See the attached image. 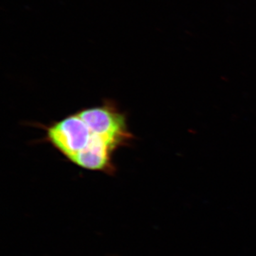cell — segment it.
<instances>
[{
  "mask_svg": "<svg viewBox=\"0 0 256 256\" xmlns=\"http://www.w3.org/2000/svg\"><path fill=\"white\" fill-rule=\"evenodd\" d=\"M38 126L45 132L44 141L70 163L110 176L117 171L116 152L129 146L134 138L128 127L127 114L110 99Z\"/></svg>",
  "mask_w": 256,
  "mask_h": 256,
  "instance_id": "cell-1",
  "label": "cell"
}]
</instances>
